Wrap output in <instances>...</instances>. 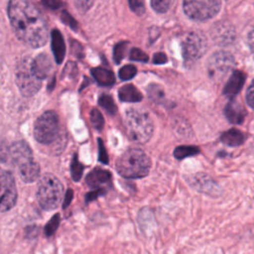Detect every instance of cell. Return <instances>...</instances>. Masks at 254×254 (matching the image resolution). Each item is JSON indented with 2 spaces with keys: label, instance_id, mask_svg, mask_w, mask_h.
Masks as SVG:
<instances>
[{
  "label": "cell",
  "instance_id": "6da1fadb",
  "mask_svg": "<svg viewBox=\"0 0 254 254\" xmlns=\"http://www.w3.org/2000/svg\"><path fill=\"white\" fill-rule=\"evenodd\" d=\"M7 12L11 26L20 41L35 49L47 43V21L32 2L11 0L8 3Z\"/></svg>",
  "mask_w": 254,
  "mask_h": 254
},
{
  "label": "cell",
  "instance_id": "7a4b0ae2",
  "mask_svg": "<svg viewBox=\"0 0 254 254\" xmlns=\"http://www.w3.org/2000/svg\"><path fill=\"white\" fill-rule=\"evenodd\" d=\"M124 125L128 137L139 144L147 143L154 132L153 120L142 108L127 109L124 114Z\"/></svg>",
  "mask_w": 254,
  "mask_h": 254
},
{
  "label": "cell",
  "instance_id": "3957f363",
  "mask_svg": "<svg viewBox=\"0 0 254 254\" xmlns=\"http://www.w3.org/2000/svg\"><path fill=\"white\" fill-rule=\"evenodd\" d=\"M151 168L149 157L139 148H129L116 161V170L124 178L139 179L148 175Z\"/></svg>",
  "mask_w": 254,
  "mask_h": 254
},
{
  "label": "cell",
  "instance_id": "277c9868",
  "mask_svg": "<svg viewBox=\"0 0 254 254\" xmlns=\"http://www.w3.org/2000/svg\"><path fill=\"white\" fill-rule=\"evenodd\" d=\"M64 187L61 181L52 174L44 175L38 185L37 199L45 210H53L61 203Z\"/></svg>",
  "mask_w": 254,
  "mask_h": 254
},
{
  "label": "cell",
  "instance_id": "5b68a950",
  "mask_svg": "<svg viewBox=\"0 0 254 254\" xmlns=\"http://www.w3.org/2000/svg\"><path fill=\"white\" fill-rule=\"evenodd\" d=\"M34 137L44 145L60 140V121L57 113L48 110L38 117L34 125Z\"/></svg>",
  "mask_w": 254,
  "mask_h": 254
},
{
  "label": "cell",
  "instance_id": "8992f818",
  "mask_svg": "<svg viewBox=\"0 0 254 254\" xmlns=\"http://www.w3.org/2000/svg\"><path fill=\"white\" fill-rule=\"evenodd\" d=\"M33 59L26 57L22 59L16 66L15 76L16 83L20 92L25 96H32L36 94L42 85V80L39 79L32 68Z\"/></svg>",
  "mask_w": 254,
  "mask_h": 254
},
{
  "label": "cell",
  "instance_id": "52a82bcc",
  "mask_svg": "<svg viewBox=\"0 0 254 254\" xmlns=\"http://www.w3.org/2000/svg\"><path fill=\"white\" fill-rule=\"evenodd\" d=\"M183 7L186 15L191 20L206 21L219 12L221 2L218 0H190L184 1Z\"/></svg>",
  "mask_w": 254,
  "mask_h": 254
},
{
  "label": "cell",
  "instance_id": "ba28073f",
  "mask_svg": "<svg viewBox=\"0 0 254 254\" xmlns=\"http://www.w3.org/2000/svg\"><path fill=\"white\" fill-rule=\"evenodd\" d=\"M183 57L186 62L191 63L200 59L206 52L207 42L200 32L191 31L183 35L182 40Z\"/></svg>",
  "mask_w": 254,
  "mask_h": 254
},
{
  "label": "cell",
  "instance_id": "9c48e42d",
  "mask_svg": "<svg viewBox=\"0 0 254 254\" xmlns=\"http://www.w3.org/2000/svg\"><path fill=\"white\" fill-rule=\"evenodd\" d=\"M235 65L233 56L226 51L213 53L207 61L206 68L208 75L215 81H221Z\"/></svg>",
  "mask_w": 254,
  "mask_h": 254
},
{
  "label": "cell",
  "instance_id": "30bf717a",
  "mask_svg": "<svg viewBox=\"0 0 254 254\" xmlns=\"http://www.w3.org/2000/svg\"><path fill=\"white\" fill-rule=\"evenodd\" d=\"M1 203L0 209L2 212L8 211L16 204L17 189L13 175L8 171L1 172Z\"/></svg>",
  "mask_w": 254,
  "mask_h": 254
},
{
  "label": "cell",
  "instance_id": "8fae6325",
  "mask_svg": "<svg viewBox=\"0 0 254 254\" xmlns=\"http://www.w3.org/2000/svg\"><path fill=\"white\" fill-rule=\"evenodd\" d=\"M7 158L18 170L33 163V152L25 141H17L7 147Z\"/></svg>",
  "mask_w": 254,
  "mask_h": 254
},
{
  "label": "cell",
  "instance_id": "7c38bea8",
  "mask_svg": "<svg viewBox=\"0 0 254 254\" xmlns=\"http://www.w3.org/2000/svg\"><path fill=\"white\" fill-rule=\"evenodd\" d=\"M212 41L219 46H227L235 39V30L233 26L225 21L215 23L210 29Z\"/></svg>",
  "mask_w": 254,
  "mask_h": 254
},
{
  "label": "cell",
  "instance_id": "4fadbf2b",
  "mask_svg": "<svg viewBox=\"0 0 254 254\" xmlns=\"http://www.w3.org/2000/svg\"><path fill=\"white\" fill-rule=\"evenodd\" d=\"M187 180L192 188L200 192L209 195H217L220 192V189L217 184L205 174H194L190 176Z\"/></svg>",
  "mask_w": 254,
  "mask_h": 254
},
{
  "label": "cell",
  "instance_id": "5bb4252c",
  "mask_svg": "<svg viewBox=\"0 0 254 254\" xmlns=\"http://www.w3.org/2000/svg\"><path fill=\"white\" fill-rule=\"evenodd\" d=\"M246 114V109L236 99H231L224 107V115L232 124H241Z\"/></svg>",
  "mask_w": 254,
  "mask_h": 254
},
{
  "label": "cell",
  "instance_id": "9a60e30c",
  "mask_svg": "<svg viewBox=\"0 0 254 254\" xmlns=\"http://www.w3.org/2000/svg\"><path fill=\"white\" fill-rule=\"evenodd\" d=\"M32 68L39 79H45L46 77H48L49 73L53 68V64L50 57L47 56L45 53L38 55L32 61Z\"/></svg>",
  "mask_w": 254,
  "mask_h": 254
},
{
  "label": "cell",
  "instance_id": "2e32d148",
  "mask_svg": "<svg viewBox=\"0 0 254 254\" xmlns=\"http://www.w3.org/2000/svg\"><path fill=\"white\" fill-rule=\"evenodd\" d=\"M111 181V174L110 172L101 169L95 168L93 169L86 177L85 182L86 185L91 189H102L104 185L109 184Z\"/></svg>",
  "mask_w": 254,
  "mask_h": 254
},
{
  "label": "cell",
  "instance_id": "e0dca14e",
  "mask_svg": "<svg viewBox=\"0 0 254 254\" xmlns=\"http://www.w3.org/2000/svg\"><path fill=\"white\" fill-rule=\"evenodd\" d=\"M245 77L246 76L243 71L234 70L223 88V94L227 97H234L244 85Z\"/></svg>",
  "mask_w": 254,
  "mask_h": 254
},
{
  "label": "cell",
  "instance_id": "ac0fdd59",
  "mask_svg": "<svg viewBox=\"0 0 254 254\" xmlns=\"http://www.w3.org/2000/svg\"><path fill=\"white\" fill-rule=\"evenodd\" d=\"M51 46L52 51L55 57V60L58 64H61L64 61V54H65V46L64 42V38L61 32L58 29H54L51 34Z\"/></svg>",
  "mask_w": 254,
  "mask_h": 254
},
{
  "label": "cell",
  "instance_id": "d6986e66",
  "mask_svg": "<svg viewBox=\"0 0 254 254\" xmlns=\"http://www.w3.org/2000/svg\"><path fill=\"white\" fill-rule=\"evenodd\" d=\"M245 139H246L245 134L236 128L229 129L223 132L220 136L221 142L230 147H237L242 145Z\"/></svg>",
  "mask_w": 254,
  "mask_h": 254
},
{
  "label": "cell",
  "instance_id": "ffe728a7",
  "mask_svg": "<svg viewBox=\"0 0 254 254\" xmlns=\"http://www.w3.org/2000/svg\"><path fill=\"white\" fill-rule=\"evenodd\" d=\"M118 96L124 102H139L142 100V94L136 86L131 83L122 85L118 89Z\"/></svg>",
  "mask_w": 254,
  "mask_h": 254
},
{
  "label": "cell",
  "instance_id": "44dd1931",
  "mask_svg": "<svg viewBox=\"0 0 254 254\" xmlns=\"http://www.w3.org/2000/svg\"><path fill=\"white\" fill-rule=\"evenodd\" d=\"M91 74L98 84L103 86H111L115 83V76L113 72L101 66L91 68Z\"/></svg>",
  "mask_w": 254,
  "mask_h": 254
},
{
  "label": "cell",
  "instance_id": "7402d4cb",
  "mask_svg": "<svg viewBox=\"0 0 254 254\" xmlns=\"http://www.w3.org/2000/svg\"><path fill=\"white\" fill-rule=\"evenodd\" d=\"M20 178L25 183H32L36 181L39 178L40 175V167L39 165L34 161L33 163L29 164L28 166L18 170Z\"/></svg>",
  "mask_w": 254,
  "mask_h": 254
},
{
  "label": "cell",
  "instance_id": "603a6c76",
  "mask_svg": "<svg viewBox=\"0 0 254 254\" xmlns=\"http://www.w3.org/2000/svg\"><path fill=\"white\" fill-rule=\"evenodd\" d=\"M138 222L142 232L145 235H148L152 232V228L154 227V217L149 209H141L138 215Z\"/></svg>",
  "mask_w": 254,
  "mask_h": 254
},
{
  "label": "cell",
  "instance_id": "cb8c5ba5",
  "mask_svg": "<svg viewBox=\"0 0 254 254\" xmlns=\"http://www.w3.org/2000/svg\"><path fill=\"white\" fill-rule=\"evenodd\" d=\"M199 153V149L195 146H179L174 150V156L178 160H183L190 156Z\"/></svg>",
  "mask_w": 254,
  "mask_h": 254
},
{
  "label": "cell",
  "instance_id": "d4e9b609",
  "mask_svg": "<svg viewBox=\"0 0 254 254\" xmlns=\"http://www.w3.org/2000/svg\"><path fill=\"white\" fill-rule=\"evenodd\" d=\"M147 92L150 99H152L156 103H161L165 98V93L163 88L157 83L149 84L147 87Z\"/></svg>",
  "mask_w": 254,
  "mask_h": 254
},
{
  "label": "cell",
  "instance_id": "484cf974",
  "mask_svg": "<svg viewBox=\"0 0 254 254\" xmlns=\"http://www.w3.org/2000/svg\"><path fill=\"white\" fill-rule=\"evenodd\" d=\"M98 104L106 110V112L108 114H115L116 111H117V107H116V104L113 100V98L109 95V94H101L98 98Z\"/></svg>",
  "mask_w": 254,
  "mask_h": 254
},
{
  "label": "cell",
  "instance_id": "4316f807",
  "mask_svg": "<svg viewBox=\"0 0 254 254\" xmlns=\"http://www.w3.org/2000/svg\"><path fill=\"white\" fill-rule=\"evenodd\" d=\"M83 170H84L83 165L78 161L77 155L74 154L73 158L71 160V163H70V176H71V179L74 182H78L80 180L81 176H82Z\"/></svg>",
  "mask_w": 254,
  "mask_h": 254
},
{
  "label": "cell",
  "instance_id": "83f0119b",
  "mask_svg": "<svg viewBox=\"0 0 254 254\" xmlns=\"http://www.w3.org/2000/svg\"><path fill=\"white\" fill-rule=\"evenodd\" d=\"M61 222V215L60 213L54 214L51 219L46 223L44 227V233L47 237H51L55 234V232L58 230Z\"/></svg>",
  "mask_w": 254,
  "mask_h": 254
},
{
  "label": "cell",
  "instance_id": "f1b7e54d",
  "mask_svg": "<svg viewBox=\"0 0 254 254\" xmlns=\"http://www.w3.org/2000/svg\"><path fill=\"white\" fill-rule=\"evenodd\" d=\"M127 47H128V42L126 41L119 42L118 44L115 45L113 49V60L116 64H119L126 56Z\"/></svg>",
  "mask_w": 254,
  "mask_h": 254
},
{
  "label": "cell",
  "instance_id": "f546056e",
  "mask_svg": "<svg viewBox=\"0 0 254 254\" xmlns=\"http://www.w3.org/2000/svg\"><path fill=\"white\" fill-rule=\"evenodd\" d=\"M136 73H137V68L133 64H126L122 66L118 71V75L122 80H129L132 77H134Z\"/></svg>",
  "mask_w": 254,
  "mask_h": 254
},
{
  "label": "cell",
  "instance_id": "4dcf8cb0",
  "mask_svg": "<svg viewBox=\"0 0 254 254\" xmlns=\"http://www.w3.org/2000/svg\"><path fill=\"white\" fill-rule=\"evenodd\" d=\"M90 122L94 129L101 130L104 125V120L102 114L97 109H92L90 112Z\"/></svg>",
  "mask_w": 254,
  "mask_h": 254
},
{
  "label": "cell",
  "instance_id": "1f68e13d",
  "mask_svg": "<svg viewBox=\"0 0 254 254\" xmlns=\"http://www.w3.org/2000/svg\"><path fill=\"white\" fill-rule=\"evenodd\" d=\"M172 3L173 2L171 0H152L151 6L156 12L165 13L169 10Z\"/></svg>",
  "mask_w": 254,
  "mask_h": 254
},
{
  "label": "cell",
  "instance_id": "d6a6232c",
  "mask_svg": "<svg viewBox=\"0 0 254 254\" xmlns=\"http://www.w3.org/2000/svg\"><path fill=\"white\" fill-rule=\"evenodd\" d=\"M129 59L131 61H135V62H142V63H146L149 61V57L146 53H144L142 50L138 49V48H133L130 51V55H129Z\"/></svg>",
  "mask_w": 254,
  "mask_h": 254
},
{
  "label": "cell",
  "instance_id": "836d02e7",
  "mask_svg": "<svg viewBox=\"0 0 254 254\" xmlns=\"http://www.w3.org/2000/svg\"><path fill=\"white\" fill-rule=\"evenodd\" d=\"M61 20L65 24L67 25L70 29L74 30V31H77V23L76 21L66 12V11H63L61 13Z\"/></svg>",
  "mask_w": 254,
  "mask_h": 254
},
{
  "label": "cell",
  "instance_id": "e575fe53",
  "mask_svg": "<svg viewBox=\"0 0 254 254\" xmlns=\"http://www.w3.org/2000/svg\"><path fill=\"white\" fill-rule=\"evenodd\" d=\"M129 6L133 12H135L137 15H142L145 13V4L143 1L139 0H129Z\"/></svg>",
  "mask_w": 254,
  "mask_h": 254
},
{
  "label": "cell",
  "instance_id": "d590c367",
  "mask_svg": "<svg viewBox=\"0 0 254 254\" xmlns=\"http://www.w3.org/2000/svg\"><path fill=\"white\" fill-rule=\"evenodd\" d=\"M97 142H98V158H99V161L103 164H107L108 163V155H107L104 143L100 138L97 139Z\"/></svg>",
  "mask_w": 254,
  "mask_h": 254
},
{
  "label": "cell",
  "instance_id": "8d00e7d4",
  "mask_svg": "<svg viewBox=\"0 0 254 254\" xmlns=\"http://www.w3.org/2000/svg\"><path fill=\"white\" fill-rule=\"evenodd\" d=\"M246 102L247 104L254 108V78L252 79L249 87L247 88V91H246Z\"/></svg>",
  "mask_w": 254,
  "mask_h": 254
},
{
  "label": "cell",
  "instance_id": "74e56055",
  "mask_svg": "<svg viewBox=\"0 0 254 254\" xmlns=\"http://www.w3.org/2000/svg\"><path fill=\"white\" fill-rule=\"evenodd\" d=\"M92 4H93V1H85V0L74 1V5L76 9L81 13H85L92 6Z\"/></svg>",
  "mask_w": 254,
  "mask_h": 254
},
{
  "label": "cell",
  "instance_id": "f35d334b",
  "mask_svg": "<svg viewBox=\"0 0 254 254\" xmlns=\"http://www.w3.org/2000/svg\"><path fill=\"white\" fill-rule=\"evenodd\" d=\"M39 235V227L37 225H29L25 228V236L27 239H35Z\"/></svg>",
  "mask_w": 254,
  "mask_h": 254
},
{
  "label": "cell",
  "instance_id": "ab89813d",
  "mask_svg": "<svg viewBox=\"0 0 254 254\" xmlns=\"http://www.w3.org/2000/svg\"><path fill=\"white\" fill-rule=\"evenodd\" d=\"M104 189H98V190H92V191H89L88 193H86L85 195V202L88 203L94 199H96L99 195H102L104 193Z\"/></svg>",
  "mask_w": 254,
  "mask_h": 254
},
{
  "label": "cell",
  "instance_id": "60d3db41",
  "mask_svg": "<svg viewBox=\"0 0 254 254\" xmlns=\"http://www.w3.org/2000/svg\"><path fill=\"white\" fill-rule=\"evenodd\" d=\"M167 61H168V58L164 53L154 54L153 60H152L153 64H166Z\"/></svg>",
  "mask_w": 254,
  "mask_h": 254
},
{
  "label": "cell",
  "instance_id": "b9f144b4",
  "mask_svg": "<svg viewBox=\"0 0 254 254\" xmlns=\"http://www.w3.org/2000/svg\"><path fill=\"white\" fill-rule=\"evenodd\" d=\"M42 4L49 8V9H52V10H57L59 9L62 5H63V2L61 1H56V0H45V1H42Z\"/></svg>",
  "mask_w": 254,
  "mask_h": 254
},
{
  "label": "cell",
  "instance_id": "7bdbcfd3",
  "mask_svg": "<svg viewBox=\"0 0 254 254\" xmlns=\"http://www.w3.org/2000/svg\"><path fill=\"white\" fill-rule=\"evenodd\" d=\"M72 197H73V191H72V190L68 189L64 193V202H63V208L64 209L66 208L70 204V202L72 200Z\"/></svg>",
  "mask_w": 254,
  "mask_h": 254
},
{
  "label": "cell",
  "instance_id": "ee69618b",
  "mask_svg": "<svg viewBox=\"0 0 254 254\" xmlns=\"http://www.w3.org/2000/svg\"><path fill=\"white\" fill-rule=\"evenodd\" d=\"M248 45L251 52L254 54V27L251 29V31L248 34Z\"/></svg>",
  "mask_w": 254,
  "mask_h": 254
}]
</instances>
